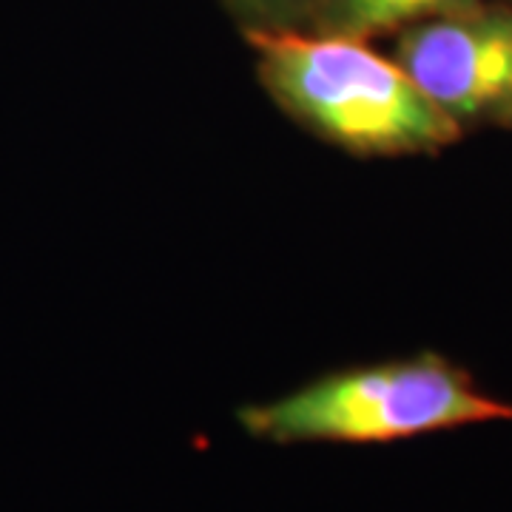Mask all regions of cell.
Listing matches in <instances>:
<instances>
[{
  "mask_svg": "<svg viewBox=\"0 0 512 512\" xmlns=\"http://www.w3.org/2000/svg\"><path fill=\"white\" fill-rule=\"evenodd\" d=\"M256 74L279 109L319 140L359 157L433 154L461 128L367 37L316 29H248Z\"/></svg>",
  "mask_w": 512,
  "mask_h": 512,
  "instance_id": "1",
  "label": "cell"
},
{
  "mask_svg": "<svg viewBox=\"0 0 512 512\" xmlns=\"http://www.w3.org/2000/svg\"><path fill=\"white\" fill-rule=\"evenodd\" d=\"M239 427L276 447L393 444L458 427L512 421V402L490 396L439 353L322 373L271 402L245 404Z\"/></svg>",
  "mask_w": 512,
  "mask_h": 512,
  "instance_id": "2",
  "label": "cell"
},
{
  "mask_svg": "<svg viewBox=\"0 0 512 512\" xmlns=\"http://www.w3.org/2000/svg\"><path fill=\"white\" fill-rule=\"evenodd\" d=\"M396 63L464 126H512V6L464 3L399 29Z\"/></svg>",
  "mask_w": 512,
  "mask_h": 512,
  "instance_id": "3",
  "label": "cell"
},
{
  "mask_svg": "<svg viewBox=\"0 0 512 512\" xmlns=\"http://www.w3.org/2000/svg\"><path fill=\"white\" fill-rule=\"evenodd\" d=\"M464 3L473 0H325L313 15L311 29L370 40Z\"/></svg>",
  "mask_w": 512,
  "mask_h": 512,
  "instance_id": "4",
  "label": "cell"
},
{
  "mask_svg": "<svg viewBox=\"0 0 512 512\" xmlns=\"http://www.w3.org/2000/svg\"><path fill=\"white\" fill-rule=\"evenodd\" d=\"M248 29H285L308 23L325 0H234Z\"/></svg>",
  "mask_w": 512,
  "mask_h": 512,
  "instance_id": "5",
  "label": "cell"
}]
</instances>
